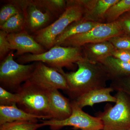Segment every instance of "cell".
<instances>
[{
  "instance_id": "1",
  "label": "cell",
  "mask_w": 130,
  "mask_h": 130,
  "mask_svg": "<svg viewBox=\"0 0 130 130\" xmlns=\"http://www.w3.org/2000/svg\"><path fill=\"white\" fill-rule=\"evenodd\" d=\"M76 64L78 66L76 71H58L64 77L68 86L67 92L73 100L91 90L107 87L109 75L101 63H93L84 58Z\"/></svg>"
},
{
  "instance_id": "2",
  "label": "cell",
  "mask_w": 130,
  "mask_h": 130,
  "mask_svg": "<svg viewBox=\"0 0 130 130\" xmlns=\"http://www.w3.org/2000/svg\"><path fill=\"white\" fill-rule=\"evenodd\" d=\"M84 58L82 47L55 45L43 53L37 55L27 54L19 56L17 61L21 64L40 61L59 71L64 67L73 68L74 64Z\"/></svg>"
},
{
  "instance_id": "3",
  "label": "cell",
  "mask_w": 130,
  "mask_h": 130,
  "mask_svg": "<svg viewBox=\"0 0 130 130\" xmlns=\"http://www.w3.org/2000/svg\"><path fill=\"white\" fill-rule=\"evenodd\" d=\"M67 7L58 19L43 29L35 32V40L46 50L55 46L56 38L71 24L83 18L85 9L80 5L67 1Z\"/></svg>"
},
{
  "instance_id": "4",
  "label": "cell",
  "mask_w": 130,
  "mask_h": 130,
  "mask_svg": "<svg viewBox=\"0 0 130 130\" xmlns=\"http://www.w3.org/2000/svg\"><path fill=\"white\" fill-rule=\"evenodd\" d=\"M10 52L1 61L0 64L1 86L11 92L17 93L23 83L30 79L35 67V63L24 65L18 63Z\"/></svg>"
},
{
  "instance_id": "5",
  "label": "cell",
  "mask_w": 130,
  "mask_h": 130,
  "mask_svg": "<svg viewBox=\"0 0 130 130\" xmlns=\"http://www.w3.org/2000/svg\"><path fill=\"white\" fill-rule=\"evenodd\" d=\"M49 90L42 88L28 80L22 85L18 92L20 95L18 105L20 108L28 113L51 119Z\"/></svg>"
},
{
  "instance_id": "6",
  "label": "cell",
  "mask_w": 130,
  "mask_h": 130,
  "mask_svg": "<svg viewBox=\"0 0 130 130\" xmlns=\"http://www.w3.org/2000/svg\"><path fill=\"white\" fill-rule=\"evenodd\" d=\"M115 105L108 106L98 116L102 121L103 130H128L130 127V96L117 91Z\"/></svg>"
},
{
  "instance_id": "7",
  "label": "cell",
  "mask_w": 130,
  "mask_h": 130,
  "mask_svg": "<svg viewBox=\"0 0 130 130\" xmlns=\"http://www.w3.org/2000/svg\"><path fill=\"white\" fill-rule=\"evenodd\" d=\"M125 32L118 21L98 24L90 30L67 38L60 46L82 47L89 43L108 41L111 38Z\"/></svg>"
},
{
  "instance_id": "8",
  "label": "cell",
  "mask_w": 130,
  "mask_h": 130,
  "mask_svg": "<svg viewBox=\"0 0 130 130\" xmlns=\"http://www.w3.org/2000/svg\"><path fill=\"white\" fill-rule=\"evenodd\" d=\"M72 112L71 116L63 120L50 119L42 121L45 125L52 130H57L71 126L82 130H103L102 121L99 117H94L86 113L77 104L75 100L71 102Z\"/></svg>"
},
{
  "instance_id": "9",
  "label": "cell",
  "mask_w": 130,
  "mask_h": 130,
  "mask_svg": "<svg viewBox=\"0 0 130 130\" xmlns=\"http://www.w3.org/2000/svg\"><path fill=\"white\" fill-rule=\"evenodd\" d=\"M30 82L47 90L61 89L66 91L68 86L63 74L56 69L41 62H36Z\"/></svg>"
},
{
  "instance_id": "10",
  "label": "cell",
  "mask_w": 130,
  "mask_h": 130,
  "mask_svg": "<svg viewBox=\"0 0 130 130\" xmlns=\"http://www.w3.org/2000/svg\"><path fill=\"white\" fill-rule=\"evenodd\" d=\"M21 8L24 18V30L33 34L46 27L54 17L48 11H42L33 0H13Z\"/></svg>"
},
{
  "instance_id": "11",
  "label": "cell",
  "mask_w": 130,
  "mask_h": 130,
  "mask_svg": "<svg viewBox=\"0 0 130 130\" xmlns=\"http://www.w3.org/2000/svg\"><path fill=\"white\" fill-rule=\"evenodd\" d=\"M7 39L11 50H16L15 55L21 56L27 54H39L47 51L36 41L34 37L25 30L7 34Z\"/></svg>"
},
{
  "instance_id": "12",
  "label": "cell",
  "mask_w": 130,
  "mask_h": 130,
  "mask_svg": "<svg viewBox=\"0 0 130 130\" xmlns=\"http://www.w3.org/2000/svg\"><path fill=\"white\" fill-rule=\"evenodd\" d=\"M118 0H72L84 8L83 19L94 23H104V18L109 8Z\"/></svg>"
},
{
  "instance_id": "13",
  "label": "cell",
  "mask_w": 130,
  "mask_h": 130,
  "mask_svg": "<svg viewBox=\"0 0 130 130\" xmlns=\"http://www.w3.org/2000/svg\"><path fill=\"white\" fill-rule=\"evenodd\" d=\"M49 101L51 119L63 120L71 116L72 112L71 102L58 90H49Z\"/></svg>"
},
{
  "instance_id": "14",
  "label": "cell",
  "mask_w": 130,
  "mask_h": 130,
  "mask_svg": "<svg viewBox=\"0 0 130 130\" xmlns=\"http://www.w3.org/2000/svg\"><path fill=\"white\" fill-rule=\"evenodd\" d=\"M84 58L93 63H101L112 56L116 48L108 41L89 43L82 47Z\"/></svg>"
},
{
  "instance_id": "15",
  "label": "cell",
  "mask_w": 130,
  "mask_h": 130,
  "mask_svg": "<svg viewBox=\"0 0 130 130\" xmlns=\"http://www.w3.org/2000/svg\"><path fill=\"white\" fill-rule=\"evenodd\" d=\"M49 120L44 116L31 114L17 106V104L11 106L0 105V125L14 121H27L37 123L38 120Z\"/></svg>"
},
{
  "instance_id": "16",
  "label": "cell",
  "mask_w": 130,
  "mask_h": 130,
  "mask_svg": "<svg viewBox=\"0 0 130 130\" xmlns=\"http://www.w3.org/2000/svg\"><path fill=\"white\" fill-rule=\"evenodd\" d=\"M113 91L110 87L96 89L85 93L75 101L81 108L87 106L92 107L94 104L100 103H115L116 98L111 94V92Z\"/></svg>"
},
{
  "instance_id": "17",
  "label": "cell",
  "mask_w": 130,
  "mask_h": 130,
  "mask_svg": "<svg viewBox=\"0 0 130 130\" xmlns=\"http://www.w3.org/2000/svg\"><path fill=\"white\" fill-rule=\"evenodd\" d=\"M101 63L104 66L111 81L130 75V63L123 62L111 56Z\"/></svg>"
},
{
  "instance_id": "18",
  "label": "cell",
  "mask_w": 130,
  "mask_h": 130,
  "mask_svg": "<svg viewBox=\"0 0 130 130\" xmlns=\"http://www.w3.org/2000/svg\"><path fill=\"white\" fill-rule=\"evenodd\" d=\"M100 23L86 21L82 19L70 24L56 38L55 45H60L63 41L73 36L88 31Z\"/></svg>"
},
{
  "instance_id": "19",
  "label": "cell",
  "mask_w": 130,
  "mask_h": 130,
  "mask_svg": "<svg viewBox=\"0 0 130 130\" xmlns=\"http://www.w3.org/2000/svg\"><path fill=\"white\" fill-rule=\"evenodd\" d=\"M39 9L48 11L54 17L59 18L67 7V1L65 0H33Z\"/></svg>"
},
{
  "instance_id": "20",
  "label": "cell",
  "mask_w": 130,
  "mask_h": 130,
  "mask_svg": "<svg viewBox=\"0 0 130 130\" xmlns=\"http://www.w3.org/2000/svg\"><path fill=\"white\" fill-rule=\"evenodd\" d=\"M130 12V0H118L109 8L104 18V23L115 22L125 13Z\"/></svg>"
},
{
  "instance_id": "21",
  "label": "cell",
  "mask_w": 130,
  "mask_h": 130,
  "mask_svg": "<svg viewBox=\"0 0 130 130\" xmlns=\"http://www.w3.org/2000/svg\"><path fill=\"white\" fill-rule=\"evenodd\" d=\"M24 18L22 11L12 16L0 25V29L7 34L19 32L24 30Z\"/></svg>"
},
{
  "instance_id": "22",
  "label": "cell",
  "mask_w": 130,
  "mask_h": 130,
  "mask_svg": "<svg viewBox=\"0 0 130 130\" xmlns=\"http://www.w3.org/2000/svg\"><path fill=\"white\" fill-rule=\"evenodd\" d=\"M45 126L42 123L27 121H14L0 125V130H37Z\"/></svg>"
},
{
  "instance_id": "23",
  "label": "cell",
  "mask_w": 130,
  "mask_h": 130,
  "mask_svg": "<svg viewBox=\"0 0 130 130\" xmlns=\"http://www.w3.org/2000/svg\"><path fill=\"white\" fill-rule=\"evenodd\" d=\"M5 1L7 3L3 6L0 11V25L3 24L12 16L22 11L18 5L12 1Z\"/></svg>"
},
{
  "instance_id": "24",
  "label": "cell",
  "mask_w": 130,
  "mask_h": 130,
  "mask_svg": "<svg viewBox=\"0 0 130 130\" xmlns=\"http://www.w3.org/2000/svg\"><path fill=\"white\" fill-rule=\"evenodd\" d=\"M20 101L19 93H13L0 87V104L1 106H11L18 104Z\"/></svg>"
},
{
  "instance_id": "25",
  "label": "cell",
  "mask_w": 130,
  "mask_h": 130,
  "mask_svg": "<svg viewBox=\"0 0 130 130\" xmlns=\"http://www.w3.org/2000/svg\"><path fill=\"white\" fill-rule=\"evenodd\" d=\"M116 49L130 51V35L124 33L111 38L108 40Z\"/></svg>"
},
{
  "instance_id": "26",
  "label": "cell",
  "mask_w": 130,
  "mask_h": 130,
  "mask_svg": "<svg viewBox=\"0 0 130 130\" xmlns=\"http://www.w3.org/2000/svg\"><path fill=\"white\" fill-rule=\"evenodd\" d=\"M110 87L113 90L123 91L130 96V75L112 80Z\"/></svg>"
},
{
  "instance_id": "27",
  "label": "cell",
  "mask_w": 130,
  "mask_h": 130,
  "mask_svg": "<svg viewBox=\"0 0 130 130\" xmlns=\"http://www.w3.org/2000/svg\"><path fill=\"white\" fill-rule=\"evenodd\" d=\"M7 33L0 30V60L4 59L11 51L10 44L7 39Z\"/></svg>"
},
{
  "instance_id": "28",
  "label": "cell",
  "mask_w": 130,
  "mask_h": 130,
  "mask_svg": "<svg viewBox=\"0 0 130 130\" xmlns=\"http://www.w3.org/2000/svg\"><path fill=\"white\" fill-rule=\"evenodd\" d=\"M125 33L130 35V12L121 16L117 20Z\"/></svg>"
},
{
  "instance_id": "29",
  "label": "cell",
  "mask_w": 130,
  "mask_h": 130,
  "mask_svg": "<svg viewBox=\"0 0 130 130\" xmlns=\"http://www.w3.org/2000/svg\"><path fill=\"white\" fill-rule=\"evenodd\" d=\"M112 56L123 62L130 63L129 50L116 49L113 54Z\"/></svg>"
},
{
  "instance_id": "30",
  "label": "cell",
  "mask_w": 130,
  "mask_h": 130,
  "mask_svg": "<svg viewBox=\"0 0 130 130\" xmlns=\"http://www.w3.org/2000/svg\"><path fill=\"white\" fill-rule=\"evenodd\" d=\"M128 130H130V127L129 128V129H128Z\"/></svg>"
}]
</instances>
